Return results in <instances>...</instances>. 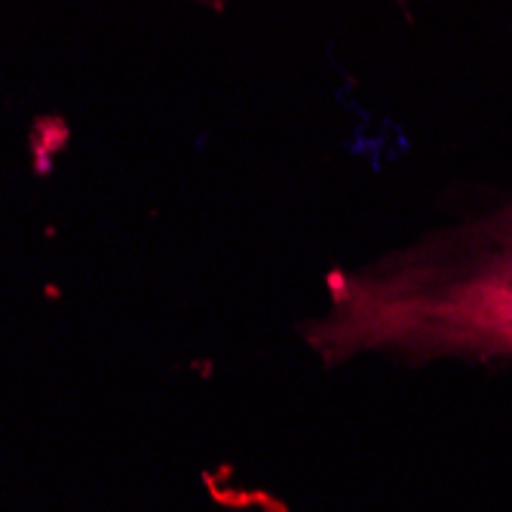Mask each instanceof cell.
<instances>
[{
	"instance_id": "6da1fadb",
	"label": "cell",
	"mask_w": 512,
	"mask_h": 512,
	"mask_svg": "<svg viewBox=\"0 0 512 512\" xmlns=\"http://www.w3.org/2000/svg\"><path fill=\"white\" fill-rule=\"evenodd\" d=\"M304 341L329 365L365 353L512 359V191L387 255L325 276Z\"/></svg>"
},
{
	"instance_id": "7a4b0ae2",
	"label": "cell",
	"mask_w": 512,
	"mask_h": 512,
	"mask_svg": "<svg viewBox=\"0 0 512 512\" xmlns=\"http://www.w3.org/2000/svg\"><path fill=\"white\" fill-rule=\"evenodd\" d=\"M197 4H203L209 10H224V0H197Z\"/></svg>"
}]
</instances>
